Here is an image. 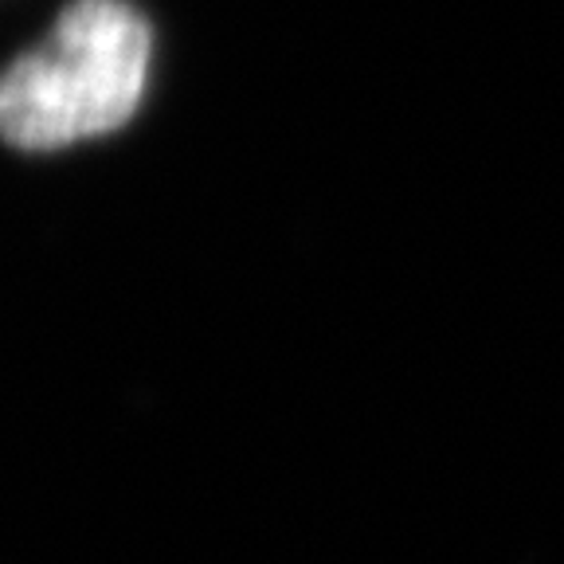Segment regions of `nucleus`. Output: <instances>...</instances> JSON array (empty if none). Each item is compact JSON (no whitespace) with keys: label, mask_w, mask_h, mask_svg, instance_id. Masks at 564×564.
<instances>
[{"label":"nucleus","mask_w":564,"mask_h":564,"mask_svg":"<svg viewBox=\"0 0 564 564\" xmlns=\"http://www.w3.org/2000/svg\"><path fill=\"white\" fill-rule=\"evenodd\" d=\"M150 55V24L133 4L75 0L0 75V141L59 150L118 130L145 95Z\"/></svg>","instance_id":"nucleus-1"}]
</instances>
